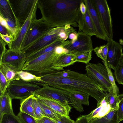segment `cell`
<instances>
[{
  "mask_svg": "<svg viewBox=\"0 0 123 123\" xmlns=\"http://www.w3.org/2000/svg\"><path fill=\"white\" fill-rule=\"evenodd\" d=\"M45 84L69 92L80 91L88 95L99 104L106 93L101 87L86 74L68 69H51L41 76Z\"/></svg>",
  "mask_w": 123,
  "mask_h": 123,
  "instance_id": "obj_1",
  "label": "cell"
},
{
  "mask_svg": "<svg viewBox=\"0 0 123 123\" xmlns=\"http://www.w3.org/2000/svg\"><path fill=\"white\" fill-rule=\"evenodd\" d=\"M82 0H38L42 18L55 27L68 25L78 27L77 17Z\"/></svg>",
  "mask_w": 123,
  "mask_h": 123,
  "instance_id": "obj_2",
  "label": "cell"
},
{
  "mask_svg": "<svg viewBox=\"0 0 123 123\" xmlns=\"http://www.w3.org/2000/svg\"><path fill=\"white\" fill-rule=\"evenodd\" d=\"M60 56L54 51L43 54L25 63L22 70L29 72L37 76H42L45 72L52 69Z\"/></svg>",
  "mask_w": 123,
  "mask_h": 123,
  "instance_id": "obj_3",
  "label": "cell"
},
{
  "mask_svg": "<svg viewBox=\"0 0 123 123\" xmlns=\"http://www.w3.org/2000/svg\"><path fill=\"white\" fill-rule=\"evenodd\" d=\"M54 28L42 17L39 19H33L22 41L20 50H23L38 40Z\"/></svg>",
  "mask_w": 123,
  "mask_h": 123,
  "instance_id": "obj_4",
  "label": "cell"
},
{
  "mask_svg": "<svg viewBox=\"0 0 123 123\" xmlns=\"http://www.w3.org/2000/svg\"><path fill=\"white\" fill-rule=\"evenodd\" d=\"M86 74L98 83L105 93L113 92L106 66L101 63H89L86 66Z\"/></svg>",
  "mask_w": 123,
  "mask_h": 123,
  "instance_id": "obj_5",
  "label": "cell"
},
{
  "mask_svg": "<svg viewBox=\"0 0 123 123\" xmlns=\"http://www.w3.org/2000/svg\"><path fill=\"white\" fill-rule=\"evenodd\" d=\"M41 88L36 84L27 82L20 79L10 82L7 91L12 99L23 100L33 94Z\"/></svg>",
  "mask_w": 123,
  "mask_h": 123,
  "instance_id": "obj_6",
  "label": "cell"
},
{
  "mask_svg": "<svg viewBox=\"0 0 123 123\" xmlns=\"http://www.w3.org/2000/svg\"><path fill=\"white\" fill-rule=\"evenodd\" d=\"M35 0H8L15 17L21 26L28 17Z\"/></svg>",
  "mask_w": 123,
  "mask_h": 123,
  "instance_id": "obj_7",
  "label": "cell"
},
{
  "mask_svg": "<svg viewBox=\"0 0 123 123\" xmlns=\"http://www.w3.org/2000/svg\"><path fill=\"white\" fill-rule=\"evenodd\" d=\"M26 56L20 50L7 49L0 58V64L5 65L18 72L22 70L26 62Z\"/></svg>",
  "mask_w": 123,
  "mask_h": 123,
  "instance_id": "obj_8",
  "label": "cell"
},
{
  "mask_svg": "<svg viewBox=\"0 0 123 123\" xmlns=\"http://www.w3.org/2000/svg\"><path fill=\"white\" fill-rule=\"evenodd\" d=\"M64 48L69 52L75 53L93 50L91 37L82 31L77 33L76 40H71Z\"/></svg>",
  "mask_w": 123,
  "mask_h": 123,
  "instance_id": "obj_9",
  "label": "cell"
},
{
  "mask_svg": "<svg viewBox=\"0 0 123 123\" xmlns=\"http://www.w3.org/2000/svg\"><path fill=\"white\" fill-rule=\"evenodd\" d=\"M98 11L104 30L109 38H113L112 21L110 10L106 0H93Z\"/></svg>",
  "mask_w": 123,
  "mask_h": 123,
  "instance_id": "obj_10",
  "label": "cell"
},
{
  "mask_svg": "<svg viewBox=\"0 0 123 123\" xmlns=\"http://www.w3.org/2000/svg\"><path fill=\"white\" fill-rule=\"evenodd\" d=\"M34 94L65 104H69L70 92L46 84L43 85L42 87L35 92Z\"/></svg>",
  "mask_w": 123,
  "mask_h": 123,
  "instance_id": "obj_11",
  "label": "cell"
},
{
  "mask_svg": "<svg viewBox=\"0 0 123 123\" xmlns=\"http://www.w3.org/2000/svg\"><path fill=\"white\" fill-rule=\"evenodd\" d=\"M62 27L54 28L45 36L21 51L26 57L50 44L59 39V34Z\"/></svg>",
  "mask_w": 123,
  "mask_h": 123,
  "instance_id": "obj_12",
  "label": "cell"
},
{
  "mask_svg": "<svg viewBox=\"0 0 123 123\" xmlns=\"http://www.w3.org/2000/svg\"><path fill=\"white\" fill-rule=\"evenodd\" d=\"M107 41L108 49L106 63L109 68L114 70L123 56V48L121 44L113 39L109 38Z\"/></svg>",
  "mask_w": 123,
  "mask_h": 123,
  "instance_id": "obj_13",
  "label": "cell"
},
{
  "mask_svg": "<svg viewBox=\"0 0 123 123\" xmlns=\"http://www.w3.org/2000/svg\"><path fill=\"white\" fill-rule=\"evenodd\" d=\"M38 0H35L30 12L26 20L21 27L15 39L8 47V49L20 50L21 45L32 21L36 18Z\"/></svg>",
  "mask_w": 123,
  "mask_h": 123,
  "instance_id": "obj_14",
  "label": "cell"
},
{
  "mask_svg": "<svg viewBox=\"0 0 123 123\" xmlns=\"http://www.w3.org/2000/svg\"><path fill=\"white\" fill-rule=\"evenodd\" d=\"M98 36L104 40L109 38L104 30L97 7L93 0H83Z\"/></svg>",
  "mask_w": 123,
  "mask_h": 123,
  "instance_id": "obj_15",
  "label": "cell"
},
{
  "mask_svg": "<svg viewBox=\"0 0 123 123\" xmlns=\"http://www.w3.org/2000/svg\"><path fill=\"white\" fill-rule=\"evenodd\" d=\"M34 95L38 101L50 107L62 115L69 116L71 107L68 104L63 103L36 94Z\"/></svg>",
  "mask_w": 123,
  "mask_h": 123,
  "instance_id": "obj_16",
  "label": "cell"
},
{
  "mask_svg": "<svg viewBox=\"0 0 123 123\" xmlns=\"http://www.w3.org/2000/svg\"><path fill=\"white\" fill-rule=\"evenodd\" d=\"M77 22L79 27L78 31L82 32L91 37L95 36L98 38V35L87 9L84 15L80 11Z\"/></svg>",
  "mask_w": 123,
  "mask_h": 123,
  "instance_id": "obj_17",
  "label": "cell"
},
{
  "mask_svg": "<svg viewBox=\"0 0 123 123\" xmlns=\"http://www.w3.org/2000/svg\"><path fill=\"white\" fill-rule=\"evenodd\" d=\"M75 62V54L68 52L59 57L53 69L62 70L64 67L72 65Z\"/></svg>",
  "mask_w": 123,
  "mask_h": 123,
  "instance_id": "obj_18",
  "label": "cell"
},
{
  "mask_svg": "<svg viewBox=\"0 0 123 123\" xmlns=\"http://www.w3.org/2000/svg\"><path fill=\"white\" fill-rule=\"evenodd\" d=\"M12 100L7 90L4 94L0 95V118L5 114L14 113Z\"/></svg>",
  "mask_w": 123,
  "mask_h": 123,
  "instance_id": "obj_19",
  "label": "cell"
},
{
  "mask_svg": "<svg viewBox=\"0 0 123 123\" xmlns=\"http://www.w3.org/2000/svg\"><path fill=\"white\" fill-rule=\"evenodd\" d=\"M0 15L4 18H8L21 27L14 14L8 0H0Z\"/></svg>",
  "mask_w": 123,
  "mask_h": 123,
  "instance_id": "obj_20",
  "label": "cell"
},
{
  "mask_svg": "<svg viewBox=\"0 0 123 123\" xmlns=\"http://www.w3.org/2000/svg\"><path fill=\"white\" fill-rule=\"evenodd\" d=\"M65 42L58 39L48 45L27 56L26 62L32 60L43 54L53 51L56 46L63 44Z\"/></svg>",
  "mask_w": 123,
  "mask_h": 123,
  "instance_id": "obj_21",
  "label": "cell"
},
{
  "mask_svg": "<svg viewBox=\"0 0 123 123\" xmlns=\"http://www.w3.org/2000/svg\"><path fill=\"white\" fill-rule=\"evenodd\" d=\"M20 79L27 82L43 86L45 84L41 79V76H37L29 72L21 70L18 72Z\"/></svg>",
  "mask_w": 123,
  "mask_h": 123,
  "instance_id": "obj_22",
  "label": "cell"
},
{
  "mask_svg": "<svg viewBox=\"0 0 123 123\" xmlns=\"http://www.w3.org/2000/svg\"><path fill=\"white\" fill-rule=\"evenodd\" d=\"M90 123H119L118 121L117 110L110 109L103 116L92 120Z\"/></svg>",
  "mask_w": 123,
  "mask_h": 123,
  "instance_id": "obj_23",
  "label": "cell"
},
{
  "mask_svg": "<svg viewBox=\"0 0 123 123\" xmlns=\"http://www.w3.org/2000/svg\"><path fill=\"white\" fill-rule=\"evenodd\" d=\"M34 97L33 94L24 100H21L20 110V111L29 114L35 118L33 104Z\"/></svg>",
  "mask_w": 123,
  "mask_h": 123,
  "instance_id": "obj_24",
  "label": "cell"
},
{
  "mask_svg": "<svg viewBox=\"0 0 123 123\" xmlns=\"http://www.w3.org/2000/svg\"><path fill=\"white\" fill-rule=\"evenodd\" d=\"M0 71L10 82L14 80L20 79L18 71L5 65L0 64Z\"/></svg>",
  "mask_w": 123,
  "mask_h": 123,
  "instance_id": "obj_25",
  "label": "cell"
},
{
  "mask_svg": "<svg viewBox=\"0 0 123 123\" xmlns=\"http://www.w3.org/2000/svg\"><path fill=\"white\" fill-rule=\"evenodd\" d=\"M38 102L43 110L45 117L55 120L59 118L62 116L50 107L38 101Z\"/></svg>",
  "mask_w": 123,
  "mask_h": 123,
  "instance_id": "obj_26",
  "label": "cell"
},
{
  "mask_svg": "<svg viewBox=\"0 0 123 123\" xmlns=\"http://www.w3.org/2000/svg\"><path fill=\"white\" fill-rule=\"evenodd\" d=\"M71 94L80 104L88 105L89 104V95L82 92L74 91L70 92Z\"/></svg>",
  "mask_w": 123,
  "mask_h": 123,
  "instance_id": "obj_27",
  "label": "cell"
},
{
  "mask_svg": "<svg viewBox=\"0 0 123 123\" xmlns=\"http://www.w3.org/2000/svg\"><path fill=\"white\" fill-rule=\"evenodd\" d=\"M105 101L111 109L117 110L118 108L119 101L117 96H115L113 93H106L104 97Z\"/></svg>",
  "mask_w": 123,
  "mask_h": 123,
  "instance_id": "obj_28",
  "label": "cell"
},
{
  "mask_svg": "<svg viewBox=\"0 0 123 123\" xmlns=\"http://www.w3.org/2000/svg\"><path fill=\"white\" fill-rule=\"evenodd\" d=\"M92 51L74 53L76 62H80L86 64L92 59Z\"/></svg>",
  "mask_w": 123,
  "mask_h": 123,
  "instance_id": "obj_29",
  "label": "cell"
},
{
  "mask_svg": "<svg viewBox=\"0 0 123 123\" xmlns=\"http://www.w3.org/2000/svg\"><path fill=\"white\" fill-rule=\"evenodd\" d=\"M104 65L106 66L107 70L109 79L112 86L113 94L116 96H117L119 93V89L116 85L115 79L113 76L111 68L108 66L106 62L102 61Z\"/></svg>",
  "mask_w": 123,
  "mask_h": 123,
  "instance_id": "obj_30",
  "label": "cell"
},
{
  "mask_svg": "<svg viewBox=\"0 0 123 123\" xmlns=\"http://www.w3.org/2000/svg\"><path fill=\"white\" fill-rule=\"evenodd\" d=\"M108 49V45L107 44L106 45L97 46L93 49V50L98 57L106 62Z\"/></svg>",
  "mask_w": 123,
  "mask_h": 123,
  "instance_id": "obj_31",
  "label": "cell"
},
{
  "mask_svg": "<svg viewBox=\"0 0 123 123\" xmlns=\"http://www.w3.org/2000/svg\"><path fill=\"white\" fill-rule=\"evenodd\" d=\"M114 70L115 80L119 84H122L123 85V56Z\"/></svg>",
  "mask_w": 123,
  "mask_h": 123,
  "instance_id": "obj_32",
  "label": "cell"
},
{
  "mask_svg": "<svg viewBox=\"0 0 123 123\" xmlns=\"http://www.w3.org/2000/svg\"><path fill=\"white\" fill-rule=\"evenodd\" d=\"M0 123H21L14 113L6 114L0 118Z\"/></svg>",
  "mask_w": 123,
  "mask_h": 123,
  "instance_id": "obj_33",
  "label": "cell"
},
{
  "mask_svg": "<svg viewBox=\"0 0 123 123\" xmlns=\"http://www.w3.org/2000/svg\"><path fill=\"white\" fill-rule=\"evenodd\" d=\"M33 104L35 119H39L45 117L43 110L39 105L38 101L35 96L33 99Z\"/></svg>",
  "mask_w": 123,
  "mask_h": 123,
  "instance_id": "obj_34",
  "label": "cell"
},
{
  "mask_svg": "<svg viewBox=\"0 0 123 123\" xmlns=\"http://www.w3.org/2000/svg\"><path fill=\"white\" fill-rule=\"evenodd\" d=\"M17 116L21 123H36L34 117L21 111L19 113Z\"/></svg>",
  "mask_w": 123,
  "mask_h": 123,
  "instance_id": "obj_35",
  "label": "cell"
},
{
  "mask_svg": "<svg viewBox=\"0 0 123 123\" xmlns=\"http://www.w3.org/2000/svg\"><path fill=\"white\" fill-rule=\"evenodd\" d=\"M117 97L119 103L117 112L118 121L119 123L123 120V94H119Z\"/></svg>",
  "mask_w": 123,
  "mask_h": 123,
  "instance_id": "obj_36",
  "label": "cell"
},
{
  "mask_svg": "<svg viewBox=\"0 0 123 123\" xmlns=\"http://www.w3.org/2000/svg\"><path fill=\"white\" fill-rule=\"evenodd\" d=\"M10 83L2 73L0 71V95L3 94L6 91Z\"/></svg>",
  "mask_w": 123,
  "mask_h": 123,
  "instance_id": "obj_37",
  "label": "cell"
},
{
  "mask_svg": "<svg viewBox=\"0 0 123 123\" xmlns=\"http://www.w3.org/2000/svg\"><path fill=\"white\" fill-rule=\"evenodd\" d=\"M56 123H74L75 121L71 119L70 117L62 115L57 119L54 120Z\"/></svg>",
  "mask_w": 123,
  "mask_h": 123,
  "instance_id": "obj_38",
  "label": "cell"
},
{
  "mask_svg": "<svg viewBox=\"0 0 123 123\" xmlns=\"http://www.w3.org/2000/svg\"><path fill=\"white\" fill-rule=\"evenodd\" d=\"M36 123H56L54 119L44 117L39 119H36Z\"/></svg>",
  "mask_w": 123,
  "mask_h": 123,
  "instance_id": "obj_39",
  "label": "cell"
},
{
  "mask_svg": "<svg viewBox=\"0 0 123 123\" xmlns=\"http://www.w3.org/2000/svg\"><path fill=\"white\" fill-rule=\"evenodd\" d=\"M0 57L1 58L6 52L7 49L6 48V45L7 44L0 37Z\"/></svg>",
  "mask_w": 123,
  "mask_h": 123,
  "instance_id": "obj_40",
  "label": "cell"
},
{
  "mask_svg": "<svg viewBox=\"0 0 123 123\" xmlns=\"http://www.w3.org/2000/svg\"><path fill=\"white\" fill-rule=\"evenodd\" d=\"M0 37L7 44L9 47L13 41V37L11 36L0 34Z\"/></svg>",
  "mask_w": 123,
  "mask_h": 123,
  "instance_id": "obj_41",
  "label": "cell"
},
{
  "mask_svg": "<svg viewBox=\"0 0 123 123\" xmlns=\"http://www.w3.org/2000/svg\"><path fill=\"white\" fill-rule=\"evenodd\" d=\"M75 123H90L87 118V115H81L78 117Z\"/></svg>",
  "mask_w": 123,
  "mask_h": 123,
  "instance_id": "obj_42",
  "label": "cell"
},
{
  "mask_svg": "<svg viewBox=\"0 0 123 123\" xmlns=\"http://www.w3.org/2000/svg\"><path fill=\"white\" fill-rule=\"evenodd\" d=\"M0 34L11 36L8 30L6 28L0 25Z\"/></svg>",
  "mask_w": 123,
  "mask_h": 123,
  "instance_id": "obj_43",
  "label": "cell"
},
{
  "mask_svg": "<svg viewBox=\"0 0 123 123\" xmlns=\"http://www.w3.org/2000/svg\"><path fill=\"white\" fill-rule=\"evenodd\" d=\"M80 12L83 15H84L85 14L87 9L86 6L83 0L80 4Z\"/></svg>",
  "mask_w": 123,
  "mask_h": 123,
  "instance_id": "obj_44",
  "label": "cell"
},
{
  "mask_svg": "<svg viewBox=\"0 0 123 123\" xmlns=\"http://www.w3.org/2000/svg\"><path fill=\"white\" fill-rule=\"evenodd\" d=\"M0 25L6 28L9 31V28L6 21L5 19L0 15Z\"/></svg>",
  "mask_w": 123,
  "mask_h": 123,
  "instance_id": "obj_45",
  "label": "cell"
},
{
  "mask_svg": "<svg viewBox=\"0 0 123 123\" xmlns=\"http://www.w3.org/2000/svg\"><path fill=\"white\" fill-rule=\"evenodd\" d=\"M77 33L76 31L71 33L68 36L69 39L72 41L76 40L77 38Z\"/></svg>",
  "mask_w": 123,
  "mask_h": 123,
  "instance_id": "obj_46",
  "label": "cell"
},
{
  "mask_svg": "<svg viewBox=\"0 0 123 123\" xmlns=\"http://www.w3.org/2000/svg\"></svg>",
  "mask_w": 123,
  "mask_h": 123,
  "instance_id": "obj_47",
  "label": "cell"
}]
</instances>
